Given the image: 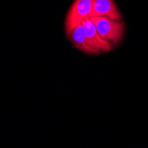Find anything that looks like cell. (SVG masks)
<instances>
[{
	"mask_svg": "<svg viewBox=\"0 0 148 148\" xmlns=\"http://www.w3.org/2000/svg\"><path fill=\"white\" fill-rule=\"evenodd\" d=\"M90 19L95 25L99 36L109 42L113 48L123 42L125 33L123 21H115L107 17H91Z\"/></svg>",
	"mask_w": 148,
	"mask_h": 148,
	"instance_id": "cell-1",
	"label": "cell"
},
{
	"mask_svg": "<svg viewBox=\"0 0 148 148\" xmlns=\"http://www.w3.org/2000/svg\"><path fill=\"white\" fill-rule=\"evenodd\" d=\"M92 0H75L69 7L65 19V31L66 36L83 21L90 18Z\"/></svg>",
	"mask_w": 148,
	"mask_h": 148,
	"instance_id": "cell-2",
	"label": "cell"
},
{
	"mask_svg": "<svg viewBox=\"0 0 148 148\" xmlns=\"http://www.w3.org/2000/svg\"><path fill=\"white\" fill-rule=\"evenodd\" d=\"M82 25L84 26V29L85 31L87 43L91 48L99 51L100 53L109 52L114 49L109 42L106 41L105 39H103L99 36L95 25L90 21V19L84 20Z\"/></svg>",
	"mask_w": 148,
	"mask_h": 148,
	"instance_id": "cell-3",
	"label": "cell"
},
{
	"mask_svg": "<svg viewBox=\"0 0 148 148\" xmlns=\"http://www.w3.org/2000/svg\"><path fill=\"white\" fill-rule=\"evenodd\" d=\"M91 17H107L115 21H123L122 13L114 0H92Z\"/></svg>",
	"mask_w": 148,
	"mask_h": 148,
	"instance_id": "cell-4",
	"label": "cell"
},
{
	"mask_svg": "<svg viewBox=\"0 0 148 148\" xmlns=\"http://www.w3.org/2000/svg\"><path fill=\"white\" fill-rule=\"evenodd\" d=\"M68 38L75 48L86 53V54H90V55L100 54V52L99 51L91 48L88 45L87 40H86V36H85V31H84L83 25H79L78 27H76V28L70 33V35L68 36Z\"/></svg>",
	"mask_w": 148,
	"mask_h": 148,
	"instance_id": "cell-5",
	"label": "cell"
}]
</instances>
